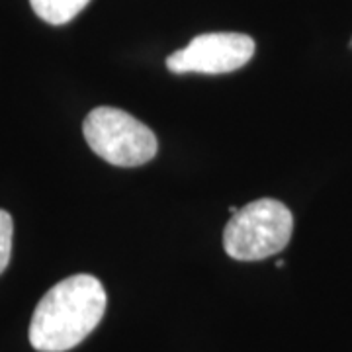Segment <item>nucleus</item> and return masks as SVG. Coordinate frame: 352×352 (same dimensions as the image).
Instances as JSON below:
<instances>
[{
    "label": "nucleus",
    "instance_id": "nucleus-1",
    "mask_svg": "<svg viewBox=\"0 0 352 352\" xmlns=\"http://www.w3.org/2000/svg\"><path fill=\"white\" fill-rule=\"evenodd\" d=\"M106 289L98 278L75 274L39 300L30 323V342L39 352L75 349L98 327L106 311Z\"/></svg>",
    "mask_w": 352,
    "mask_h": 352
},
{
    "label": "nucleus",
    "instance_id": "nucleus-2",
    "mask_svg": "<svg viewBox=\"0 0 352 352\" xmlns=\"http://www.w3.org/2000/svg\"><path fill=\"white\" fill-rule=\"evenodd\" d=\"M294 217L282 201L261 198L231 214L223 231V249L235 261H263L288 247Z\"/></svg>",
    "mask_w": 352,
    "mask_h": 352
},
{
    "label": "nucleus",
    "instance_id": "nucleus-3",
    "mask_svg": "<svg viewBox=\"0 0 352 352\" xmlns=\"http://www.w3.org/2000/svg\"><path fill=\"white\" fill-rule=\"evenodd\" d=\"M82 133L88 147L113 166L149 163L159 149L149 127L131 113L112 106H100L88 113Z\"/></svg>",
    "mask_w": 352,
    "mask_h": 352
},
{
    "label": "nucleus",
    "instance_id": "nucleus-4",
    "mask_svg": "<svg viewBox=\"0 0 352 352\" xmlns=\"http://www.w3.org/2000/svg\"><path fill=\"white\" fill-rule=\"evenodd\" d=\"M254 39L235 32L201 34L190 41L184 50L166 57L170 73H200V75H226L249 63L254 55Z\"/></svg>",
    "mask_w": 352,
    "mask_h": 352
},
{
    "label": "nucleus",
    "instance_id": "nucleus-5",
    "mask_svg": "<svg viewBox=\"0 0 352 352\" xmlns=\"http://www.w3.org/2000/svg\"><path fill=\"white\" fill-rule=\"evenodd\" d=\"M90 0H30L34 12L51 25H63L71 22L76 14L85 10Z\"/></svg>",
    "mask_w": 352,
    "mask_h": 352
},
{
    "label": "nucleus",
    "instance_id": "nucleus-6",
    "mask_svg": "<svg viewBox=\"0 0 352 352\" xmlns=\"http://www.w3.org/2000/svg\"><path fill=\"white\" fill-rule=\"evenodd\" d=\"M12 235L14 221L12 215L4 210H0V274L6 270L12 254Z\"/></svg>",
    "mask_w": 352,
    "mask_h": 352
}]
</instances>
